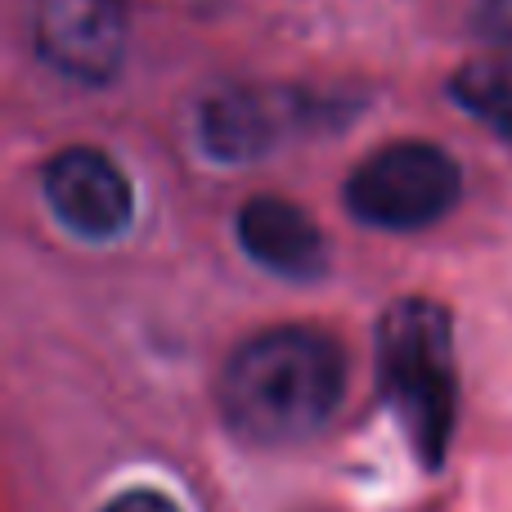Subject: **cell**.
<instances>
[{"instance_id":"1","label":"cell","mask_w":512,"mask_h":512,"mask_svg":"<svg viewBox=\"0 0 512 512\" xmlns=\"http://www.w3.org/2000/svg\"><path fill=\"white\" fill-rule=\"evenodd\" d=\"M346 396V355L310 324L243 337L216 378V405L239 441L279 450L324 432Z\"/></svg>"},{"instance_id":"4","label":"cell","mask_w":512,"mask_h":512,"mask_svg":"<svg viewBox=\"0 0 512 512\" xmlns=\"http://www.w3.org/2000/svg\"><path fill=\"white\" fill-rule=\"evenodd\" d=\"M126 0H32V50L77 86H108L126 63Z\"/></svg>"},{"instance_id":"8","label":"cell","mask_w":512,"mask_h":512,"mask_svg":"<svg viewBox=\"0 0 512 512\" xmlns=\"http://www.w3.org/2000/svg\"><path fill=\"white\" fill-rule=\"evenodd\" d=\"M450 95L463 113L486 122L495 135L512 144V59H477L463 63L450 77Z\"/></svg>"},{"instance_id":"10","label":"cell","mask_w":512,"mask_h":512,"mask_svg":"<svg viewBox=\"0 0 512 512\" xmlns=\"http://www.w3.org/2000/svg\"><path fill=\"white\" fill-rule=\"evenodd\" d=\"M104 512H180V508L167 495H158V490H126Z\"/></svg>"},{"instance_id":"9","label":"cell","mask_w":512,"mask_h":512,"mask_svg":"<svg viewBox=\"0 0 512 512\" xmlns=\"http://www.w3.org/2000/svg\"><path fill=\"white\" fill-rule=\"evenodd\" d=\"M477 27H481V36H490V41L512 45V0H481Z\"/></svg>"},{"instance_id":"6","label":"cell","mask_w":512,"mask_h":512,"mask_svg":"<svg viewBox=\"0 0 512 512\" xmlns=\"http://www.w3.org/2000/svg\"><path fill=\"white\" fill-rule=\"evenodd\" d=\"M239 248L261 270L279 274L288 283H315L328 274V239L306 207L288 203L279 194H256L239 207Z\"/></svg>"},{"instance_id":"2","label":"cell","mask_w":512,"mask_h":512,"mask_svg":"<svg viewBox=\"0 0 512 512\" xmlns=\"http://www.w3.org/2000/svg\"><path fill=\"white\" fill-rule=\"evenodd\" d=\"M378 387L427 468H441L459 418L454 319L432 297H400L378 319Z\"/></svg>"},{"instance_id":"7","label":"cell","mask_w":512,"mask_h":512,"mask_svg":"<svg viewBox=\"0 0 512 512\" xmlns=\"http://www.w3.org/2000/svg\"><path fill=\"white\" fill-rule=\"evenodd\" d=\"M288 104L261 86H216L198 104V140L216 162H252L274 149Z\"/></svg>"},{"instance_id":"5","label":"cell","mask_w":512,"mask_h":512,"mask_svg":"<svg viewBox=\"0 0 512 512\" xmlns=\"http://www.w3.org/2000/svg\"><path fill=\"white\" fill-rule=\"evenodd\" d=\"M41 194L54 221L86 243H113L135 221V189L126 171L95 144H68L41 167Z\"/></svg>"},{"instance_id":"3","label":"cell","mask_w":512,"mask_h":512,"mask_svg":"<svg viewBox=\"0 0 512 512\" xmlns=\"http://www.w3.org/2000/svg\"><path fill=\"white\" fill-rule=\"evenodd\" d=\"M346 212L369 230L414 234L445 221L463 198V167L427 140H396L373 149L346 176Z\"/></svg>"}]
</instances>
